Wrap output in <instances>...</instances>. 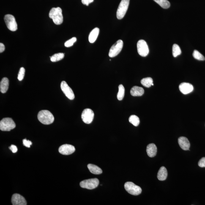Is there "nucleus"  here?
Masks as SVG:
<instances>
[{
    "instance_id": "nucleus-1",
    "label": "nucleus",
    "mask_w": 205,
    "mask_h": 205,
    "mask_svg": "<svg viewBox=\"0 0 205 205\" xmlns=\"http://www.w3.org/2000/svg\"><path fill=\"white\" fill-rule=\"evenodd\" d=\"M37 117L39 121L44 125L51 124L54 121V117L48 110H42L39 112Z\"/></svg>"
},
{
    "instance_id": "nucleus-2",
    "label": "nucleus",
    "mask_w": 205,
    "mask_h": 205,
    "mask_svg": "<svg viewBox=\"0 0 205 205\" xmlns=\"http://www.w3.org/2000/svg\"><path fill=\"white\" fill-rule=\"evenodd\" d=\"M49 17L56 25L61 24L63 23V17L61 8H53L50 11Z\"/></svg>"
},
{
    "instance_id": "nucleus-3",
    "label": "nucleus",
    "mask_w": 205,
    "mask_h": 205,
    "mask_svg": "<svg viewBox=\"0 0 205 205\" xmlns=\"http://www.w3.org/2000/svg\"><path fill=\"white\" fill-rule=\"evenodd\" d=\"M15 127V123L12 118H5L0 122V129L2 131H10Z\"/></svg>"
},
{
    "instance_id": "nucleus-4",
    "label": "nucleus",
    "mask_w": 205,
    "mask_h": 205,
    "mask_svg": "<svg viewBox=\"0 0 205 205\" xmlns=\"http://www.w3.org/2000/svg\"><path fill=\"white\" fill-rule=\"evenodd\" d=\"M130 0H122L117 12V17L119 20L124 18L128 9Z\"/></svg>"
},
{
    "instance_id": "nucleus-5",
    "label": "nucleus",
    "mask_w": 205,
    "mask_h": 205,
    "mask_svg": "<svg viewBox=\"0 0 205 205\" xmlns=\"http://www.w3.org/2000/svg\"><path fill=\"white\" fill-rule=\"evenodd\" d=\"M124 187L127 192L132 195H138L142 192L141 188L132 182H126L124 184Z\"/></svg>"
},
{
    "instance_id": "nucleus-6",
    "label": "nucleus",
    "mask_w": 205,
    "mask_h": 205,
    "mask_svg": "<svg viewBox=\"0 0 205 205\" xmlns=\"http://www.w3.org/2000/svg\"><path fill=\"white\" fill-rule=\"evenodd\" d=\"M99 184V179L97 178L91 179L82 181L80 183V186L84 188L92 190L95 188Z\"/></svg>"
},
{
    "instance_id": "nucleus-7",
    "label": "nucleus",
    "mask_w": 205,
    "mask_h": 205,
    "mask_svg": "<svg viewBox=\"0 0 205 205\" xmlns=\"http://www.w3.org/2000/svg\"><path fill=\"white\" fill-rule=\"evenodd\" d=\"M4 20L7 28L10 31L14 32L18 29L17 23L13 16L10 14L6 15L4 17Z\"/></svg>"
},
{
    "instance_id": "nucleus-8",
    "label": "nucleus",
    "mask_w": 205,
    "mask_h": 205,
    "mask_svg": "<svg viewBox=\"0 0 205 205\" xmlns=\"http://www.w3.org/2000/svg\"><path fill=\"white\" fill-rule=\"evenodd\" d=\"M123 47V42L122 40H118L110 48L109 56L110 58H114L119 54Z\"/></svg>"
},
{
    "instance_id": "nucleus-9",
    "label": "nucleus",
    "mask_w": 205,
    "mask_h": 205,
    "mask_svg": "<svg viewBox=\"0 0 205 205\" xmlns=\"http://www.w3.org/2000/svg\"><path fill=\"white\" fill-rule=\"evenodd\" d=\"M137 47L138 53L140 56L146 57L149 54V48L146 41L143 40H140L137 43Z\"/></svg>"
},
{
    "instance_id": "nucleus-10",
    "label": "nucleus",
    "mask_w": 205,
    "mask_h": 205,
    "mask_svg": "<svg viewBox=\"0 0 205 205\" xmlns=\"http://www.w3.org/2000/svg\"><path fill=\"white\" fill-rule=\"evenodd\" d=\"M94 114L92 110L85 109L82 112L81 118L83 122L86 124H90L94 119Z\"/></svg>"
},
{
    "instance_id": "nucleus-11",
    "label": "nucleus",
    "mask_w": 205,
    "mask_h": 205,
    "mask_svg": "<svg viewBox=\"0 0 205 205\" xmlns=\"http://www.w3.org/2000/svg\"><path fill=\"white\" fill-rule=\"evenodd\" d=\"M61 88L62 91L68 98L70 100L75 99V96L73 91L65 81L61 82Z\"/></svg>"
},
{
    "instance_id": "nucleus-12",
    "label": "nucleus",
    "mask_w": 205,
    "mask_h": 205,
    "mask_svg": "<svg viewBox=\"0 0 205 205\" xmlns=\"http://www.w3.org/2000/svg\"><path fill=\"white\" fill-rule=\"evenodd\" d=\"M75 148L73 146L65 144L60 147L59 151L60 153L64 155H69L75 152Z\"/></svg>"
},
{
    "instance_id": "nucleus-13",
    "label": "nucleus",
    "mask_w": 205,
    "mask_h": 205,
    "mask_svg": "<svg viewBox=\"0 0 205 205\" xmlns=\"http://www.w3.org/2000/svg\"><path fill=\"white\" fill-rule=\"evenodd\" d=\"M12 203L13 205H26L27 203L23 196L18 194L13 195Z\"/></svg>"
},
{
    "instance_id": "nucleus-14",
    "label": "nucleus",
    "mask_w": 205,
    "mask_h": 205,
    "mask_svg": "<svg viewBox=\"0 0 205 205\" xmlns=\"http://www.w3.org/2000/svg\"><path fill=\"white\" fill-rule=\"evenodd\" d=\"M179 89L183 94L186 95L192 92L193 91L194 88L193 85L191 84L183 83L179 85Z\"/></svg>"
},
{
    "instance_id": "nucleus-15",
    "label": "nucleus",
    "mask_w": 205,
    "mask_h": 205,
    "mask_svg": "<svg viewBox=\"0 0 205 205\" xmlns=\"http://www.w3.org/2000/svg\"><path fill=\"white\" fill-rule=\"evenodd\" d=\"M178 143L180 146L184 151L189 150L190 144L188 139L185 137H181L178 139Z\"/></svg>"
},
{
    "instance_id": "nucleus-16",
    "label": "nucleus",
    "mask_w": 205,
    "mask_h": 205,
    "mask_svg": "<svg viewBox=\"0 0 205 205\" xmlns=\"http://www.w3.org/2000/svg\"><path fill=\"white\" fill-rule=\"evenodd\" d=\"M147 155L150 157H154L157 153V147L154 144H150L148 145L146 149Z\"/></svg>"
},
{
    "instance_id": "nucleus-17",
    "label": "nucleus",
    "mask_w": 205,
    "mask_h": 205,
    "mask_svg": "<svg viewBox=\"0 0 205 205\" xmlns=\"http://www.w3.org/2000/svg\"><path fill=\"white\" fill-rule=\"evenodd\" d=\"M144 92V90L142 88L137 86L133 87L130 91L131 95L134 97L142 96Z\"/></svg>"
},
{
    "instance_id": "nucleus-18",
    "label": "nucleus",
    "mask_w": 205,
    "mask_h": 205,
    "mask_svg": "<svg viewBox=\"0 0 205 205\" xmlns=\"http://www.w3.org/2000/svg\"><path fill=\"white\" fill-rule=\"evenodd\" d=\"M9 80L7 78H4L0 83V91L1 93L4 94L7 92L9 89Z\"/></svg>"
},
{
    "instance_id": "nucleus-19",
    "label": "nucleus",
    "mask_w": 205,
    "mask_h": 205,
    "mask_svg": "<svg viewBox=\"0 0 205 205\" xmlns=\"http://www.w3.org/2000/svg\"><path fill=\"white\" fill-rule=\"evenodd\" d=\"M168 176V172L166 169L165 167H161L157 174V178L159 180L163 181L166 179Z\"/></svg>"
},
{
    "instance_id": "nucleus-20",
    "label": "nucleus",
    "mask_w": 205,
    "mask_h": 205,
    "mask_svg": "<svg viewBox=\"0 0 205 205\" xmlns=\"http://www.w3.org/2000/svg\"><path fill=\"white\" fill-rule=\"evenodd\" d=\"M99 31H100V29L99 28H96L91 32L89 37V42L91 43H94L97 40L98 36L99 35Z\"/></svg>"
},
{
    "instance_id": "nucleus-21",
    "label": "nucleus",
    "mask_w": 205,
    "mask_h": 205,
    "mask_svg": "<svg viewBox=\"0 0 205 205\" xmlns=\"http://www.w3.org/2000/svg\"><path fill=\"white\" fill-rule=\"evenodd\" d=\"M88 167L89 171L93 174L97 175L100 174H101L102 172L101 169L99 168L97 166L93 165V164H88Z\"/></svg>"
},
{
    "instance_id": "nucleus-22",
    "label": "nucleus",
    "mask_w": 205,
    "mask_h": 205,
    "mask_svg": "<svg viewBox=\"0 0 205 205\" xmlns=\"http://www.w3.org/2000/svg\"><path fill=\"white\" fill-rule=\"evenodd\" d=\"M141 83L144 86L147 88L150 87L151 86H154L153 81L150 77L143 79L141 80Z\"/></svg>"
},
{
    "instance_id": "nucleus-23",
    "label": "nucleus",
    "mask_w": 205,
    "mask_h": 205,
    "mask_svg": "<svg viewBox=\"0 0 205 205\" xmlns=\"http://www.w3.org/2000/svg\"><path fill=\"white\" fill-rule=\"evenodd\" d=\"M163 9H167L170 6V3L168 0H154Z\"/></svg>"
},
{
    "instance_id": "nucleus-24",
    "label": "nucleus",
    "mask_w": 205,
    "mask_h": 205,
    "mask_svg": "<svg viewBox=\"0 0 205 205\" xmlns=\"http://www.w3.org/2000/svg\"><path fill=\"white\" fill-rule=\"evenodd\" d=\"M64 57V54L62 53L55 54L53 56L51 57L50 59L53 62H56L62 60Z\"/></svg>"
},
{
    "instance_id": "nucleus-25",
    "label": "nucleus",
    "mask_w": 205,
    "mask_h": 205,
    "mask_svg": "<svg viewBox=\"0 0 205 205\" xmlns=\"http://www.w3.org/2000/svg\"><path fill=\"white\" fill-rule=\"evenodd\" d=\"M129 121L135 127L138 126L140 123L139 118L134 115H132L129 118Z\"/></svg>"
},
{
    "instance_id": "nucleus-26",
    "label": "nucleus",
    "mask_w": 205,
    "mask_h": 205,
    "mask_svg": "<svg viewBox=\"0 0 205 205\" xmlns=\"http://www.w3.org/2000/svg\"><path fill=\"white\" fill-rule=\"evenodd\" d=\"M125 88L122 84H120L119 86V91L117 94V98L119 101L122 100L124 99L125 95Z\"/></svg>"
},
{
    "instance_id": "nucleus-27",
    "label": "nucleus",
    "mask_w": 205,
    "mask_h": 205,
    "mask_svg": "<svg viewBox=\"0 0 205 205\" xmlns=\"http://www.w3.org/2000/svg\"><path fill=\"white\" fill-rule=\"evenodd\" d=\"M182 53L180 48L177 44H175L173 46V55L176 58Z\"/></svg>"
},
{
    "instance_id": "nucleus-28",
    "label": "nucleus",
    "mask_w": 205,
    "mask_h": 205,
    "mask_svg": "<svg viewBox=\"0 0 205 205\" xmlns=\"http://www.w3.org/2000/svg\"><path fill=\"white\" fill-rule=\"evenodd\" d=\"M193 56L195 59L198 60L199 61H204L205 58L198 51L196 50H195L193 53Z\"/></svg>"
},
{
    "instance_id": "nucleus-29",
    "label": "nucleus",
    "mask_w": 205,
    "mask_h": 205,
    "mask_svg": "<svg viewBox=\"0 0 205 205\" xmlns=\"http://www.w3.org/2000/svg\"><path fill=\"white\" fill-rule=\"evenodd\" d=\"M77 39L76 38L74 37H73L71 39L66 42L65 43V46L66 47H70L72 46L73 45V44L75 42H76Z\"/></svg>"
},
{
    "instance_id": "nucleus-30",
    "label": "nucleus",
    "mask_w": 205,
    "mask_h": 205,
    "mask_svg": "<svg viewBox=\"0 0 205 205\" xmlns=\"http://www.w3.org/2000/svg\"><path fill=\"white\" fill-rule=\"evenodd\" d=\"M25 70L24 67L20 68L18 74V79L19 81H21L23 80L25 75Z\"/></svg>"
},
{
    "instance_id": "nucleus-31",
    "label": "nucleus",
    "mask_w": 205,
    "mask_h": 205,
    "mask_svg": "<svg viewBox=\"0 0 205 205\" xmlns=\"http://www.w3.org/2000/svg\"><path fill=\"white\" fill-rule=\"evenodd\" d=\"M23 144L26 147L30 148L31 145L32 144V143L31 141L27 140L26 139H25L23 140Z\"/></svg>"
},
{
    "instance_id": "nucleus-32",
    "label": "nucleus",
    "mask_w": 205,
    "mask_h": 205,
    "mask_svg": "<svg viewBox=\"0 0 205 205\" xmlns=\"http://www.w3.org/2000/svg\"><path fill=\"white\" fill-rule=\"evenodd\" d=\"M198 165L201 168L205 167V157H203L198 162Z\"/></svg>"
},
{
    "instance_id": "nucleus-33",
    "label": "nucleus",
    "mask_w": 205,
    "mask_h": 205,
    "mask_svg": "<svg viewBox=\"0 0 205 205\" xmlns=\"http://www.w3.org/2000/svg\"><path fill=\"white\" fill-rule=\"evenodd\" d=\"M9 148V149L12 151V152L13 153H16L17 152V151H18V149H17V147L15 146V145H12Z\"/></svg>"
},
{
    "instance_id": "nucleus-34",
    "label": "nucleus",
    "mask_w": 205,
    "mask_h": 205,
    "mask_svg": "<svg viewBox=\"0 0 205 205\" xmlns=\"http://www.w3.org/2000/svg\"><path fill=\"white\" fill-rule=\"evenodd\" d=\"M94 0H81L82 3L87 6L89 5L90 4L94 2Z\"/></svg>"
},
{
    "instance_id": "nucleus-35",
    "label": "nucleus",
    "mask_w": 205,
    "mask_h": 205,
    "mask_svg": "<svg viewBox=\"0 0 205 205\" xmlns=\"http://www.w3.org/2000/svg\"><path fill=\"white\" fill-rule=\"evenodd\" d=\"M5 50V47L4 44L2 43H0V53H2Z\"/></svg>"
}]
</instances>
